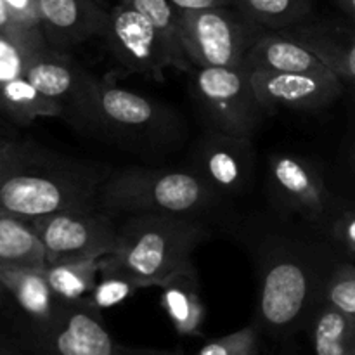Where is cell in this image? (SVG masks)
I'll return each mask as SVG.
<instances>
[{"mask_svg":"<svg viewBox=\"0 0 355 355\" xmlns=\"http://www.w3.org/2000/svg\"><path fill=\"white\" fill-rule=\"evenodd\" d=\"M47 263L99 260L116 248L118 224L97 207L58 211L30 220Z\"/></svg>","mask_w":355,"mask_h":355,"instance_id":"ba28073f","label":"cell"},{"mask_svg":"<svg viewBox=\"0 0 355 355\" xmlns=\"http://www.w3.org/2000/svg\"><path fill=\"white\" fill-rule=\"evenodd\" d=\"M314 355H355V318L322 300L309 321Z\"/></svg>","mask_w":355,"mask_h":355,"instance_id":"ffe728a7","label":"cell"},{"mask_svg":"<svg viewBox=\"0 0 355 355\" xmlns=\"http://www.w3.org/2000/svg\"><path fill=\"white\" fill-rule=\"evenodd\" d=\"M0 33L9 37L10 40L17 42V44L28 52L26 40H24L23 37V31L19 30V26H17L16 21H14V17L10 16L9 9H7V6L3 3V0H0ZM28 54H30V52H28Z\"/></svg>","mask_w":355,"mask_h":355,"instance_id":"1f68e13d","label":"cell"},{"mask_svg":"<svg viewBox=\"0 0 355 355\" xmlns=\"http://www.w3.org/2000/svg\"><path fill=\"white\" fill-rule=\"evenodd\" d=\"M193 97L210 130L252 137L269 116L260 104L246 69L193 68Z\"/></svg>","mask_w":355,"mask_h":355,"instance_id":"52a82bcc","label":"cell"},{"mask_svg":"<svg viewBox=\"0 0 355 355\" xmlns=\"http://www.w3.org/2000/svg\"><path fill=\"white\" fill-rule=\"evenodd\" d=\"M286 31L311 49L343 83L355 85L354 21H305Z\"/></svg>","mask_w":355,"mask_h":355,"instance_id":"e0dca14e","label":"cell"},{"mask_svg":"<svg viewBox=\"0 0 355 355\" xmlns=\"http://www.w3.org/2000/svg\"><path fill=\"white\" fill-rule=\"evenodd\" d=\"M162 305L175 331L182 336H200L205 322L203 300L196 272L180 274L162 286Z\"/></svg>","mask_w":355,"mask_h":355,"instance_id":"d6986e66","label":"cell"},{"mask_svg":"<svg viewBox=\"0 0 355 355\" xmlns=\"http://www.w3.org/2000/svg\"><path fill=\"white\" fill-rule=\"evenodd\" d=\"M350 163H352V168L355 170V144H354L352 151H350Z\"/></svg>","mask_w":355,"mask_h":355,"instance_id":"f35d334b","label":"cell"},{"mask_svg":"<svg viewBox=\"0 0 355 355\" xmlns=\"http://www.w3.org/2000/svg\"><path fill=\"white\" fill-rule=\"evenodd\" d=\"M207 238L208 227L196 217L127 215L118 224L114 252L99 260L101 270L123 274L141 288H162L175 276L196 272L194 252Z\"/></svg>","mask_w":355,"mask_h":355,"instance_id":"3957f363","label":"cell"},{"mask_svg":"<svg viewBox=\"0 0 355 355\" xmlns=\"http://www.w3.org/2000/svg\"><path fill=\"white\" fill-rule=\"evenodd\" d=\"M269 180L281 207L298 215L319 234H326L340 207L318 163L293 153H272L269 156Z\"/></svg>","mask_w":355,"mask_h":355,"instance_id":"9c48e42d","label":"cell"},{"mask_svg":"<svg viewBox=\"0 0 355 355\" xmlns=\"http://www.w3.org/2000/svg\"><path fill=\"white\" fill-rule=\"evenodd\" d=\"M101 312L83 302H62L54 324L33 349L42 355H114L118 343L103 324Z\"/></svg>","mask_w":355,"mask_h":355,"instance_id":"4fadbf2b","label":"cell"},{"mask_svg":"<svg viewBox=\"0 0 355 355\" xmlns=\"http://www.w3.org/2000/svg\"><path fill=\"white\" fill-rule=\"evenodd\" d=\"M0 113L14 123L30 125L38 118L64 116V107L42 94L23 75L0 87Z\"/></svg>","mask_w":355,"mask_h":355,"instance_id":"44dd1931","label":"cell"},{"mask_svg":"<svg viewBox=\"0 0 355 355\" xmlns=\"http://www.w3.org/2000/svg\"><path fill=\"white\" fill-rule=\"evenodd\" d=\"M180 10L187 9H205L215 6H231V0H172Z\"/></svg>","mask_w":355,"mask_h":355,"instance_id":"e575fe53","label":"cell"},{"mask_svg":"<svg viewBox=\"0 0 355 355\" xmlns=\"http://www.w3.org/2000/svg\"><path fill=\"white\" fill-rule=\"evenodd\" d=\"M322 300L355 318V263L338 260L329 270Z\"/></svg>","mask_w":355,"mask_h":355,"instance_id":"484cf974","label":"cell"},{"mask_svg":"<svg viewBox=\"0 0 355 355\" xmlns=\"http://www.w3.org/2000/svg\"><path fill=\"white\" fill-rule=\"evenodd\" d=\"M326 236L335 243L340 252L355 259V205L338 208L326 229Z\"/></svg>","mask_w":355,"mask_h":355,"instance_id":"f546056e","label":"cell"},{"mask_svg":"<svg viewBox=\"0 0 355 355\" xmlns=\"http://www.w3.org/2000/svg\"><path fill=\"white\" fill-rule=\"evenodd\" d=\"M0 281L26 321V345L33 349L42 335L54 324L62 302L49 286L45 270L38 267L0 266Z\"/></svg>","mask_w":355,"mask_h":355,"instance_id":"2e32d148","label":"cell"},{"mask_svg":"<svg viewBox=\"0 0 355 355\" xmlns=\"http://www.w3.org/2000/svg\"><path fill=\"white\" fill-rule=\"evenodd\" d=\"M99 260L45 263V277L55 297L61 302L87 300L99 279Z\"/></svg>","mask_w":355,"mask_h":355,"instance_id":"d4e9b609","label":"cell"},{"mask_svg":"<svg viewBox=\"0 0 355 355\" xmlns=\"http://www.w3.org/2000/svg\"><path fill=\"white\" fill-rule=\"evenodd\" d=\"M101 38L123 73L163 82L166 69L173 68L155 26L123 0L110 9Z\"/></svg>","mask_w":355,"mask_h":355,"instance_id":"30bf717a","label":"cell"},{"mask_svg":"<svg viewBox=\"0 0 355 355\" xmlns=\"http://www.w3.org/2000/svg\"><path fill=\"white\" fill-rule=\"evenodd\" d=\"M137 290H141V286L130 277L120 272H113V270H99V279H97L96 288L87 297L85 302L90 307L101 312L104 309L123 304Z\"/></svg>","mask_w":355,"mask_h":355,"instance_id":"4316f807","label":"cell"},{"mask_svg":"<svg viewBox=\"0 0 355 355\" xmlns=\"http://www.w3.org/2000/svg\"><path fill=\"white\" fill-rule=\"evenodd\" d=\"M193 166L222 198L239 196L250 187L255 172L252 137H236L208 128L198 141Z\"/></svg>","mask_w":355,"mask_h":355,"instance_id":"7c38bea8","label":"cell"},{"mask_svg":"<svg viewBox=\"0 0 355 355\" xmlns=\"http://www.w3.org/2000/svg\"><path fill=\"white\" fill-rule=\"evenodd\" d=\"M309 245L272 239L260 250L255 324L274 338L309 326L322 302L324 283L338 260Z\"/></svg>","mask_w":355,"mask_h":355,"instance_id":"7a4b0ae2","label":"cell"},{"mask_svg":"<svg viewBox=\"0 0 355 355\" xmlns=\"http://www.w3.org/2000/svg\"><path fill=\"white\" fill-rule=\"evenodd\" d=\"M78 128L139 153H166L180 144L186 123L177 111L107 76L90 75Z\"/></svg>","mask_w":355,"mask_h":355,"instance_id":"277c9868","label":"cell"},{"mask_svg":"<svg viewBox=\"0 0 355 355\" xmlns=\"http://www.w3.org/2000/svg\"><path fill=\"white\" fill-rule=\"evenodd\" d=\"M245 69L269 73H326L331 71L314 52L286 30H263L250 49Z\"/></svg>","mask_w":355,"mask_h":355,"instance_id":"ac0fdd59","label":"cell"},{"mask_svg":"<svg viewBox=\"0 0 355 355\" xmlns=\"http://www.w3.org/2000/svg\"><path fill=\"white\" fill-rule=\"evenodd\" d=\"M24 76L51 99L64 107V116L78 123L85 107L90 73L78 64L68 52L44 49L30 54Z\"/></svg>","mask_w":355,"mask_h":355,"instance_id":"5bb4252c","label":"cell"},{"mask_svg":"<svg viewBox=\"0 0 355 355\" xmlns=\"http://www.w3.org/2000/svg\"><path fill=\"white\" fill-rule=\"evenodd\" d=\"M111 166L12 141L0 153V211L24 220L97 207Z\"/></svg>","mask_w":355,"mask_h":355,"instance_id":"6da1fadb","label":"cell"},{"mask_svg":"<svg viewBox=\"0 0 355 355\" xmlns=\"http://www.w3.org/2000/svg\"><path fill=\"white\" fill-rule=\"evenodd\" d=\"M7 297H9V295H7V290L3 288L2 281H0V305H3V302L7 300Z\"/></svg>","mask_w":355,"mask_h":355,"instance_id":"74e56055","label":"cell"},{"mask_svg":"<svg viewBox=\"0 0 355 355\" xmlns=\"http://www.w3.org/2000/svg\"><path fill=\"white\" fill-rule=\"evenodd\" d=\"M180 23L194 68L245 69L246 55L263 31L234 6L180 10Z\"/></svg>","mask_w":355,"mask_h":355,"instance_id":"8992f818","label":"cell"},{"mask_svg":"<svg viewBox=\"0 0 355 355\" xmlns=\"http://www.w3.org/2000/svg\"><path fill=\"white\" fill-rule=\"evenodd\" d=\"M194 355H260V328L253 322L238 331L210 340Z\"/></svg>","mask_w":355,"mask_h":355,"instance_id":"f1b7e54d","label":"cell"},{"mask_svg":"<svg viewBox=\"0 0 355 355\" xmlns=\"http://www.w3.org/2000/svg\"><path fill=\"white\" fill-rule=\"evenodd\" d=\"M0 355H42L26 343L10 342V340L0 338Z\"/></svg>","mask_w":355,"mask_h":355,"instance_id":"836d02e7","label":"cell"},{"mask_svg":"<svg viewBox=\"0 0 355 355\" xmlns=\"http://www.w3.org/2000/svg\"><path fill=\"white\" fill-rule=\"evenodd\" d=\"M45 250L30 220L0 211V266L44 269Z\"/></svg>","mask_w":355,"mask_h":355,"instance_id":"603a6c76","label":"cell"},{"mask_svg":"<svg viewBox=\"0 0 355 355\" xmlns=\"http://www.w3.org/2000/svg\"><path fill=\"white\" fill-rule=\"evenodd\" d=\"M114 355H184L180 350H163V349H144V347H125L118 345Z\"/></svg>","mask_w":355,"mask_h":355,"instance_id":"d6a6232c","label":"cell"},{"mask_svg":"<svg viewBox=\"0 0 355 355\" xmlns=\"http://www.w3.org/2000/svg\"><path fill=\"white\" fill-rule=\"evenodd\" d=\"M30 54L17 42L0 33V87L24 75Z\"/></svg>","mask_w":355,"mask_h":355,"instance_id":"4dcf8cb0","label":"cell"},{"mask_svg":"<svg viewBox=\"0 0 355 355\" xmlns=\"http://www.w3.org/2000/svg\"><path fill=\"white\" fill-rule=\"evenodd\" d=\"M10 141H12V139L7 137V135H3V134H0V153H2L7 146H9Z\"/></svg>","mask_w":355,"mask_h":355,"instance_id":"8d00e7d4","label":"cell"},{"mask_svg":"<svg viewBox=\"0 0 355 355\" xmlns=\"http://www.w3.org/2000/svg\"><path fill=\"white\" fill-rule=\"evenodd\" d=\"M3 3L7 6L19 30L23 31L28 52L33 54V52L49 49L44 37V30H42L38 0H3Z\"/></svg>","mask_w":355,"mask_h":355,"instance_id":"83f0119b","label":"cell"},{"mask_svg":"<svg viewBox=\"0 0 355 355\" xmlns=\"http://www.w3.org/2000/svg\"><path fill=\"white\" fill-rule=\"evenodd\" d=\"M222 196L194 166L187 168H128L111 170L101 186L97 208L106 214H163L200 217L218 207Z\"/></svg>","mask_w":355,"mask_h":355,"instance_id":"5b68a950","label":"cell"},{"mask_svg":"<svg viewBox=\"0 0 355 355\" xmlns=\"http://www.w3.org/2000/svg\"><path fill=\"white\" fill-rule=\"evenodd\" d=\"M38 10L45 42L62 52L103 37L110 16L104 0H38Z\"/></svg>","mask_w":355,"mask_h":355,"instance_id":"9a60e30c","label":"cell"},{"mask_svg":"<svg viewBox=\"0 0 355 355\" xmlns=\"http://www.w3.org/2000/svg\"><path fill=\"white\" fill-rule=\"evenodd\" d=\"M231 6L269 31L297 26L312 14V0H231Z\"/></svg>","mask_w":355,"mask_h":355,"instance_id":"cb8c5ba5","label":"cell"},{"mask_svg":"<svg viewBox=\"0 0 355 355\" xmlns=\"http://www.w3.org/2000/svg\"><path fill=\"white\" fill-rule=\"evenodd\" d=\"M123 2L139 10L155 26L168 52L173 68L189 73L194 66L184 45L179 7L172 0H123Z\"/></svg>","mask_w":355,"mask_h":355,"instance_id":"7402d4cb","label":"cell"},{"mask_svg":"<svg viewBox=\"0 0 355 355\" xmlns=\"http://www.w3.org/2000/svg\"><path fill=\"white\" fill-rule=\"evenodd\" d=\"M333 2H335V6L342 10V14L347 19L354 21L355 23V0H333Z\"/></svg>","mask_w":355,"mask_h":355,"instance_id":"d590c367","label":"cell"},{"mask_svg":"<svg viewBox=\"0 0 355 355\" xmlns=\"http://www.w3.org/2000/svg\"><path fill=\"white\" fill-rule=\"evenodd\" d=\"M257 97L267 114L279 111L315 113L331 106L343 92V82L326 73H250Z\"/></svg>","mask_w":355,"mask_h":355,"instance_id":"8fae6325","label":"cell"}]
</instances>
